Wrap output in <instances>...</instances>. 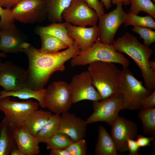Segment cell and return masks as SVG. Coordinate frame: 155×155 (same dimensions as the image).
Wrapping results in <instances>:
<instances>
[{"label":"cell","mask_w":155,"mask_h":155,"mask_svg":"<svg viewBox=\"0 0 155 155\" xmlns=\"http://www.w3.org/2000/svg\"><path fill=\"white\" fill-rule=\"evenodd\" d=\"M23 52L27 56L28 60L24 86L39 90L44 88L54 72L64 70L65 63L79 54L80 51L77 43L74 41L71 46L62 51L44 53L30 44Z\"/></svg>","instance_id":"obj_1"},{"label":"cell","mask_w":155,"mask_h":155,"mask_svg":"<svg viewBox=\"0 0 155 155\" xmlns=\"http://www.w3.org/2000/svg\"><path fill=\"white\" fill-rule=\"evenodd\" d=\"M113 45L117 52L126 54L135 62L141 71L145 87L152 91L154 89L155 73L149 66L153 49L141 43L136 36L128 32L117 38Z\"/></svg>","instance_id":"obj_2"},{"label":"cell","mask_w":155,"mask_h":155,"mask_svg":"<svg viewBox=\"0 0 155 155\" xmlns=\"http://www.w3.org/2000/svg\"><path fill=\"white\" fill-rule=\"evenodd\" d=\"M88 71L102 100L121 94L120 87L121 71L113 63L95 61L89 64Z\"/></svg>","instance_id":"obj_3"},{"label":"cell","mask_w":155,"mask_h":155,"mask_svg":"<svg viewBox=\"0 0 155 155\" xmlns=\"http://www.w3.org/2000/svg\"><path fill=\"white\" fill-rule=\"evenodd\" d=\"M71 59L70 63L72 67L85 65L97 61L117 63L123 68H127L129 63V60L121 53L117 52L113 44L102 43L98 39L90 48L80 52Z\"/></svg>","instance_id":"obj_4"},{"label":"cell","mask_w":155,"mask_h":155,"mask_svg":"<svg viewBox=\"0 0 155 155\" xmlns=\"http://www.w3.org/2000/svg\"><path fill=\"white\" fill-rule=\"evenodd\" d=\"M120 87L123 100L122 110L142 109L141 99L152 92L145 87L127 68H123L121 71Z\"/></svg>","instance_id":"obj_5"},{"label":"cell","mask_w":155,"mask_h":155,"mask_svg":"<svg viewBox=\"0 0 155 155\" xmlns=\"http://www.w3.org/2000/svg\"><path fill=\"white\" fill-rule=\"evenodd\" d=\"M43 104L44 108L55 114L68 111L73 104L69 84L63 81L51 84L45 89Z\"/></svg>","instance_id":"obj_6"},{"label":"cell","mask_w":155,"mask_h":155,"mask_svg":"<svg viewBox=\"0 0 155 155\" xmlns=\"http://www.w3.org/2000/svg\"><path fill=\"white\" fill-rule=\"evenodd\" d=\"M39 105L32 100L17 102L11 100L9 97L0 99V110L13 130L22 127L27 118L38 109Z\"/></svg>","instance_id":"obj_7"},{"label":"cell","mask_w":155,"mask_h":155,"mask_svg":"<svg viewBox=\"0 0 155 155\" xmlns=\"http://www.w3.org/2000/svg\"><path fill=\"white\" fill-rule=\"evenodd\" d=\"M116 5L115 9L104 13L99 18L98 40L102 43L113 44L116 33L125 20L127 13L123 9V2H120Z\"/></svg>","instance_id":"obj_8"},{"label":"cell","mask_w":155,"mask_h":155,"mask_svg":"<svg viewBox=\"0 0 155 155\" xmlns=\"http://www.w3.org/2000/svg\"><path fill=\"white\" fill-rule=\"evenodd\" d=\"M100 101H93V112L86 120L88 124L103 122L111 126L122 110L123 100L122 94Z\"/></svg>","instance_id":"obj_9"},{"label":"cell","mask_w":155,"mask_h":155,"mask_svg":"<svg viewBox=\"0 0 155 155\" xmlns=\"http://www.w3.org/2000/svg\"><path fill=\"white\" fill-rule=\"evenodd\" d=\"M11 11L15 20L24 24L40 22L47 17L45 1L21 0Z\"/></svg>","instance_id":"obj_10"},{"label":"cell","mask_w":155,"mask_h":155,"mask_svg":"<svg viewBox=\"0 0 155 155\" xmlns=\"http://www.w3.org/2000/svg\"><path fill=\"white\" fill-rule=\"evenodd\" d=\"M62 16L66 22L80 27L94 26L99 20L96 12L85 0H72L63 12Z\"/></svg>","instance_id":"obj_11"},{"label":"cell","mask_w":155,"mask_h":155,"mask_svg":"<svg viewBox=\"0 0 155 155\" xmlns=\"http://www.w3.org/2000/svg\"><path fill=\"white\" fill-rule=\"evenodd\" d=\"M73 104L84 100H102L88 71L75 75L69 84Z\"/></svg>","instance_id":"obj_12"},{"label":"cell","mask_w":155,"mask_h":155,"mask_svg":"<svg viewBox=\"0 0 155 155\" xmlns=\"http://www.w3.org/2000/svg\"><path fill=\"white\" fill-rule=\"evenodd\" d=\"M111 133L118 151H128L127 146L128 139H134L137 135L138 127L134 122L118 116L112 126Z\"/></svg>","instance_id":"obj_13"},{"label":"cell","mask_w":155,"mask_h":155,"mask_svg":"<svg viewBox=\"0 0 155 155\" xmlns=\"http://www.w3.org/2000/svg\"><path fill=\"white\" fill-rule=\"evenodd\" d=\"M26 70L9 60L0 65V86L7 91H15L25 86Z\"/></svg>","instance_id":"obj_14"},{"label":"cell","mask_w":155,"mask_h":155,"mask_svg":"<svg viewBox=\"0 0 155 155\" xmlns=\"http://www.w3.org/2000/svg\"><path fill=\"white\" fill-rule=\"evenodd\" d=\"M0 40L1 51L5 53L23 52L30 44L14 23L0 30Z\"/></svg>","instance_id":"obj_15"},{"label":"cell","mask_w":155,"mask_h":155,"mask_svg":"<svg viewBox=\"0 0 155 155\" xmlns=\"http://www.w3.org/2000/svg\"><path fill=\"white\" fill-rule=\"evenodd\" d=\"M87 124L86 121L67 111L61 114L58 132L65 133L75 142L86 136Z\"/></svg>","instance_id":"obj_16"},{"label":"cell","mask_w":155,"mask_h":155,"mask_svg":"<svg viewBox=\"0 0 155 155\" xmlns=\"http://www.w3.org/2000/svg\"><path fill=\"white\" fill-rule=\"evenodd\" d=\"M66 27L69 36L77 42L80 52L90 48L98 39V30L96 25L86 28L66 22Z\"/></svg>","instance_id":"obj_17"},{"label":"cell","mask_w":155,"mask_h":155,"mask_svg":"<svg viewBox=\"0 0 155 155\" xmlns=\"http://www.w3.org/2000/svg\"><path fill=\"white\" fill-rule=\"evenodd\" d=\"M17 148L24 155H37L40 152L37 139L22 127L13 131Z\"/></svg>","instance_id":"obj_18"},{"label":"cell","mask_w":155,"mask_h":155,"mask_svg":"<svg viewBox=\"0 0 155 155\" xmlns=\"http://www.w3.org/2000/svg\"><path fill=\"white\" fill-rule=\"evenodd\" d=\"M118 150L112 138L105 128L99 127L98 140L95 148L96 155H118Z\"/></svg>","instance_id":"obj_19"},{"label":"cell","mask_w":155,"mask_h":155,"mask_svg":"<svg viewBox=\"0 0 155 155\" xmlns=\"http://www.w3.org/2000/svg\"><path fill=\"white\" fill-rule=\"evenodd\" d=\"M52 115L51 112L38 109L24 121L22 127L35 137Z\"/></svg>","instance_id":"obj_20"},{"label":"cell","mask_w":155,"mask_h":155,"mask_svg":"<svg viewBox=\"0 0 155 155\" xmlns=\"http://www.w3.org/2000/svg\"><path fill=\"white\" fill-rule=\"evenodd\" d=\"M66 22H53L46 26H38L35 29L36 34L39 35L46 34L52 35L65 42L68 47L71 46L74 40L69 35L66 27Z\"/></svg>","instance_id":"obj_21"},{"label":"cell","mask_w":155,"mask_h":155,"mask_svg":"<svg viewBox=\"0 0 155 155\" xmlns=\"http://www.w3.org/2000/svg\"><path fill=\"white\" fill-rule=\"evenodd\" d=\"M13 130L4 117L0 123V155H9L13 149L17 148Z\"/></svg>","instance_id":"obj_22"},{"label":"cell","mask_w":155,"mask_h":155,"mask_svg":"<svg viewBox=\"0 0 155 155\" xmlns=\"http://www.w3.org/2000/svg\"><path fill=\"white\" fill-rule=\"evenodd\" d=\"M46 89L35 90L24 86L15 91H7L2 90L0 92V98L13 96L22 99L34 98L37 100L39 105L44 108L43 104L44 96Z\"/></svg>","instance_id":"obj_23"},{"label":"cell","mask_w":155,"mask_h":155,"mask_svg":"<svg viewBox=\"0 0 155 155\" xmlns=\"http://www.w3.org/2000/svg\"><path fill=\"white\" fill-rule=\"evenodd\" d=\"M72 0H46V2L47 17L52 22H61L62 14L70 4Z\"/></svg>","instance_id":"obj_24"},{"label":"cell","mask_w":155,"mask_h":155,"mask_svg":"<svg viewBox=\"0 0 155 155\" xmlns=\"http://www.w3.org/2000/svg\"><path fill=\"white\" fill-rule=\"evenodd\" d=\"M60 117V114L55 113L51 116L35 136L39 143H44L58 132Z\"/></svg>","instance_id":"obj_25"},{"label":"cell","mask_w":155,"mask_h":155,"mask_svg":"<svg viewBox=\"0 0 155 155\" xmlns=\"http://www.w3.org/2000/svg\"><path fill=\"white\" fill-rule=\"evenodd\" d=\"M39 36L41 44V48L39 49L42 52L55 53L68 47L62 41L52 35L44 34Z\"/></svg>","instance_id":"obj_26"},{"label":"cell","mask_w":155,"mask_h":155,"mask_svg":"<svg viewBox=\"0 0 155 155\" xmlns=\"http://www.w3.org/2000/svg\"><path fill=\"white\" fill-rule=\"evenodd\" d=\"M138 115L142 123L144 134L155 136V108L141 109Z\"/></svg>","instance_id":"obj_27"},{"label":"cell","mask_w":155,"mask_h":155,"mask_svg":"<svg viewBox=\"0 0 155 155\" xmlns=\"http://www.w3.org/2000/svg\"><path fill=\"white\" fill-rule=\"evenodd\" d=\"M124 24V26L125 27L131 25L155 29V22L154 18L149 15L141 16L128 12Z\"/></svg>","instance_id":"obj_28"},{"label":"cell","mask_w":155,"mask_h":155,"mask_svg":"<svg viewBox=\"0 0 155 155\" xmlns=\"http://www.w3.org/2000/svg\"><path fill=\"white\" fill-rule=\"evenodd\" d=\"M131 6L129 12L137 15L143 11L155 18V5L151 0H129Z\"/></svg>","instance_id":"obj_29"},{"label":"cell","mask_w":155,"mask_h":155,"mask_svg":"<svg viewBox=\"0 0 155 155\" xmlns=\"http://www.w3.org/2000/svg\"><path fill=\"white\" fill-rule=\"evenodd\" d=\"M73 141L67 135L58 132L44 142L47 150L65 148Z\"/></svg>","instance_id":"obj_30"},{"label":"cell","mask_w":155,"mask_h":155,"mask_svg":"<svg viewBox=\"0 0 155 155\" xmlns=\"http://www.w3.org/2000/svg\"><path fill=\"white\" fill-rule=\"evenodd\" d=\"M131 30L139 34L144 40V44L148 46L155 42V31L145 27L134 26Z\"/></svg>","instance_id":"obj_31"},{"label":"cell","mask_w":155,"mask_h":155,"mask_svg":"<svg viewBox=\"0 0 155 155\" xmlns=\"http://www.w3.org/2000/svg\"><path fill=\"white\" fill-rule=\"evenodd\" d=\"M65 148L71 155H86L87 150L86 142L84 139L73 142Z\"/></svg>","instance_id":"obj_32"},{"label":"cell","mask_w":155,"mask_h":155,"mask_svg":"<svg viewBox=\"0 0 155 155\" xmlns=\"http://www.w3.org/2000/svg\"><path fill=\"white\" fill-rule=\"evenodd\" d=\"M0 30L9 24L14 23L11 9H3L0 6Z\"/></svg>","instance_id":"obj_33"},{"label":"cell","mask_w":155,"mask_h":155,"mask_svg":"<svg viewBox=\"0 0 155 155\" xmlns=\"http://www.w3.org/2000/svg\"><path fill=\"white\" fill-rule=\"evenodd\" d=\"M141 103L142 109L148 110L155 108V90L149 96L142 99Z\"/></svg>","instance_id":"obj_34"},{"label":"cell","mask_w":155,"mask_h":155,"mask_svg":"<svg viewBox=\"0 0 155 155\" xmlns=\"http://www.w3.org/2000/svg\"><path fill=\"white\" fill-rule=\"evenodd\" d=\"M85 1L90 7L96 12L98 18L104 13V5L99 0H85Z\"/></svg>","instance_id":"obj_35"},{"label":"cell","mask_w":155,"mask_h":155,"mask_svg":"<svg viewBox=\"0 0 155 155\" xmlns=\"http://www.w3.org/2000/svg\"><path fill=\"white\" fill-rule=\"evenodd\" d=\"M127 146L129 152V155H138L140 147L135 140L131 139L127 140Z\"/></svg>","instance_id":"obj_36"},{"label":"cell","mask_w":155,"mask_h":155,"mask_svg":"<svg viewBox=\"0 0 155 155\" xmlns=\"http://www.w3.org/2000/svg\"><path fill=\"white\" fill-rule=\"evenodd\" d=\"M137 136L135 140L140 148L150 146V142L154 140V137H145L142 135H138Z\"/></svg>","instance_id":"obj_37"},{"label":"cell","mask_w":155,"mask_h":155,"mask_svg":"<svg viewBox=\"0 0 155 155\" xmlns=\"http://www.w3.org/2000/svg\"><path fill=\"white\" fill-rule=\"evenodd\" d=\"M21 0H0V6L5 8H12Z\"/></svg>","instance_id":"obj_38"},{"label":"cell","mask_w":155,"mask_h":155,"mask_svg":"<svg viewBox=\"0 0 155 155\" xmlns=\"http://www.w3.org/2000/svg\"><path fill=\"white\" fill-rule=\"evenodd\" d=\"M50 155H71L65 148H59L50 150Z\"/></svg>","instance_id":"obj_39"},{"label":"cell","mask_w":155,"mask_h":155,"mask_svg":"<svg viewBox=\"0 0 155 155\" xmlns=\"http://www.w3.org/2000/svg\"><path fill=\"white\" fill-rule=\"evenodd\" d=\"M112 0H100V2L107 9H109L111 6Z\"/></svg>","instance_id":"obj_40"},{"label":"cell","mask_w":155,"mask_h":155,"mask_svg":"<svg viewBox=\"0 0 155 155\" xmlns=\"http://www.w3.org/2000/svg\"><path fill=\"white\" fill-rule=\"evenodd\" d=\"M121 1L122 2L123 4L125 5H128L130 4L129 0H112L111 3L115 5Z\"/></svg>","instance_id":"obj_41"},{"label":"cell","mask_w":155,"mask_h":155,"mask_svg":"<svg viewBox=\"0 0 155 155\" xmlns=\"http://www.w3.org/2000/svg\"><path fill=\"white\" fill-rule=\"evenodd\" d=\"M10 154L11 155H24L17 148L13 149Z\"/></svg>","instance_id":"obj_42"},{"label":"cell","mask_w":155,"mask_h":155,"mask_svg":"<svg viewBox=\"0 0 155 155\" xmlns=\"http://www.w3.org/2000/svg\"><path fill=\"white\" fill-rule=\"evenodd\" d=\"M149 66L151 70L155 73V61L150 60Z\"/></svg>","instance_id":"obj_43"},{"label":"cell","mask_w":155,"mask_h":155,"mask_svg":"<svg viewBox=\"0 0 155 155\" xmlns=\"http://www.w3.org/2000/svg\"><path fill=\"white\" fill-rule=\"evenodd\" d=\"M7 55L6 53L2 52L0 53V58H5L7 57Z\"/></svg>","instance_id":"obj_44"},{"label":"cell","mask_w":155,"mask_h":155,"mask_svg":"<svg viewBox=\"0 0 155 155\" xmlns=\"http://www.w3.org/2000/svg\"><path fill=\"white\" fill-rule=\"evenodd\" d=\"M1 50V42H0V51Z\"/></svg>","instance_id":"obj_45"},{"label":"cell","mask_w":155,"mask_h":155,"mask_svg":"<svg viewBox=\"0 0 155 155\" xmlns=\"http://www.w3.org/2000/svg\"><path fill=\"white\" fill-rule=\"evenodd\" d=\"M1 63H2L1 60L0 59V65Z\"/></svg>","instance_id":"obj_46"},{"label":"cell","mask_w":155,"mask_h":155,"mask_svg":"<svg viewBox=\"0 0 155 155\" xmlns=\"http://www.w3.org/2000/svg\"><path fill=\"white\" fill-rule=\"evenodd\" d=\"M153 2L154 3L155 2V0H152Z\"/></svg>","instance_id":"obj_47"},{"label":"cell","mask_w":155,"mask_h":155,"mask_svg":"<svg viewBox=\"0 0 155 155\" xmlns=\"http://www.w3.org/2000/svg\"><path fill=\"white\" fill-rule=\"evenodd\" d=\"M39 0L42 1H46V0Z\"/></svg>","instance_id":"obj_48"},{"label":"cell","mask_w":155,"mask_h":155,"mask_svg":"<svg viewBox=\"0 0 155 155\" xmlns=\"http://www.w3.org/2000/svg\"></svg>","instance_id":"obj_49"}]
</instances>
